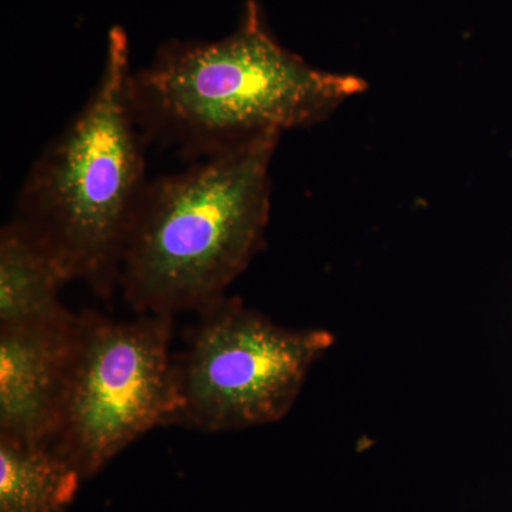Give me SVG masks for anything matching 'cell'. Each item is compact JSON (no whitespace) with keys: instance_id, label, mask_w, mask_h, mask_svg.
I'll list each match as a JSON object with an SVG mask.
<instances>
[{"instance_id":"obj_1","label":"cell","mask_w":512,"mask_h":512,"mask_svg":"<svg viewBox=\"0 0 512 512\" xmlns=\"http://www.w3.org/2000/svg\"><path fill=\"white\" fill-rule=\"evenodd\" d=\"M282 46L249 0L238 28L215 42L167 43L131 73L128 97L146 140L208 157L265 133L315 126L366 90Z\"/></svg>"},{"instance_id":"obj_2","label":"cell","mask_w":512,"mask_h":512,"mask_svg":"<svg viewBox=\"0 0 512 512\" xmlns=\"http://www.w3.org/2000/svg\"><path fill=\"white\" fill-rule=\"evenodd\" d=\"M281 136L259 134L148 181L117 279L137 312H201L224 298L264 244Z\"/></svg>"},{"instance_id":"obj_3","label":"cell","mask_w":512,"mask_h":512,"mask_svg":"<svg viewBox=\"0 0 512 512\" xmlns=\"http://www.w3.org/2000/svg\"><path fill=\"white\" fill-rule=\"evenodd\" d=\"M128 40L109 35L96 87L79 113L30 168L15 220L49 251L69 281L110 291L143 197V133L128 97Z\"/></svg>"},{"instance_id":"obj_4","label":"cell","mask_w":512,"mask_h":512,"mask_svg":"<svg viewBox=\"0 0 512 512\" xmlns=\"http://www.w3.org/2000/svg\"><path fill=\"white\" fill-rule=\"evenodd\" d=\"M173 315H80L53 446L89 480L148 431L174 424Z\"/></svg>"},{"instance_id":"obj_5","label":"cell","mask_w":512,"mask_h":512,"mask_svg":"<svg viewBox=\"0 0 512 512\" xmlns=\"http://www.w3.org/2000/svg\"><path fill=\"white\" fill-rule=\"evenodd\" d=\"M177 366L174 424L217 433L278 423L335 343L325 329H289L222 298L202 309Z\"/></svg>"},{"instance_id":"obj_6","label":"cell","mask_w":512,"mask_h":512,"mask_svg":"<svg viewBox=\"0 0 512 512\" xmlns=\"http://www.w3.org/2000/svg\"><path fill=\"white\" fill-rule=\"evenodd\" d=\"M80 316L0 328V437L52 444Z\"/></svg>"},{"instance_id":"obj_7","label":"cell","mask_w":512,"mask_h":512,"mask_svg":"<svg viewBox=\"0 0 512 512\" xmlns=\"http://www.w3.org/2000/svg\"><path fill=\"white\" fill-rule=\"evenodd\" d=\"M69 278L28 228L13 218L0 232V328L57 318L67 312L60 289Z\"/></svg>"},{"instance_id":"obj_8","label":"cell","mask_w":512,"mask_h":512,"mask_svg":"<svg viewBox=\"0 0 512 512\" xmlns=\"http://www.w3.org/2000/svg\"><path fill=\"white\" fill-rule=\"evenodd\" d=\"M83 481L53 444L0 437V512H69Z\"/></svg>"}]
</instances>
